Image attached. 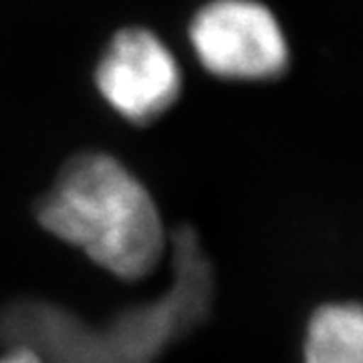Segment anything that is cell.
<instances>
[{
    "instance_id": "cell-3",
    "label": "cell",
    "mask_w": 363,
    "mask_h": 363,
    "mask_svg": "<svg viewBox=\"0 0 363 363\" xmlns=\"http://www.w3.org/2000/svg\"><path fill=\"white\" fill-rule=\"evenodd\" d=\"M95 85L113 111L147 125L180 97L182 73L157 35L131 26L109 40L95 69Z\"/></svg>"
},
{
    "instance_id": "cell-1",
    "label": "cell",
    "mask_w": 363,
    "mask_h": 363,
    "mask_svg": "<svg viewBox=\"0 0 363 363\" xmlns=\"http://www.w3.org/2000/svg\"><path fill=\"white\" fill-rule=\"evenodd\" d=\"M35 214L47 233L123 281L143 279L164 255L166 234L154 198L109 154L67 160Z\"/></svg>"
},
{
    "instance_id": "cell-2",
    "label": "cell",
    "mask_w": 363,
    "mask_h": 363,
    "mask_svg": "<svg viewBox=\"0 0 363 363\" xmlns=\"http://www.w3.org/2000/svg\"><path fill=\"white\" fill-rule=\"evenodd\" d=\"M190 43L212 75L236 81L281 77L289 45L274 14L257 0H212L194 14Z\"/></svg>"
},
{
    "instance_id": "cell-4",
    "label": "cell",
    "mask_w": 363,
    "mask_h": 363,
    "mask_svg": "<svg viewBox=\"0 0 363 363\" xmlns=\"http://www.w3.org/2000/svg\"><path fill=\"white\" fill-rule=\"evenodd\" d=\"M305 363H363V319L355 303H331L313 313Z\"/></svg>"
},
{
    "instance_id": "cell-5",
    "label": "cell",
    "mask_w": 363,
    "mask_h": 363,
    "mask_svg": "<svg viewBox=\"0 0 363 363\" xmlns=\"http://www.w3.org/2000/svg\"><path fill=\"white\" fill-rule=\"evenodd\" d=\"M0 363H45L39 357V353L37 351H33L30 347H26V345H16L11 353H6Z\"/></svg>"
}]
</instances>
